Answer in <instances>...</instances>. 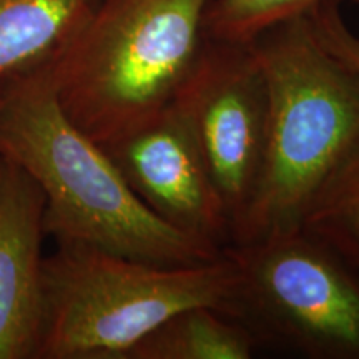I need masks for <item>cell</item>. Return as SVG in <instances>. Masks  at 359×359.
<instances>
[{
    "label": "cell",
    "mask_w": 359,
    "mask_h": 359,
    "mask_svg": "<svg viewBox=\"0 0 359 359\" xmlns=\"http://www.w3.org/2000/svg\"><path fill=\"white\" fill-rule=\"evenodd\" d=\"M250 45L268 83V138L230 245L299 228L309 201L359 142V74L318 42L308 15Z\"/></svg>",
    "instance_id": "cell-2"
},
{
    "label": "cell",
    "mask_w": 359,
    "mask_h": 359,
    "mask_svg": "<svg viewBox=\"0 0 359 359\" xmlns=\"http://www.w3.org/2000/svg\"><path fill=\"white\" fill-rule=\"evenodd\" d=\"M314 37L331 55L359 74V37L344 22L338 0L323 4L308 13Z\"/></svg>",
    "instance_id": "cell-13"
},
{
    "label": "cell",
    "mask_w": 359,
    "mask_h": 359,
    "mask_svg": "<svg viewBox=\"0 0 359 359\" xmlns=\"http://www.w3.org/2000/svg\"><path fill=\"white\" fill-rule=\"evenodd\" d=\"M212 0H97L43 65L67 116L110 145L172 105L205 43Z\"/></svg>",
    "instance_id": "cell-3"
},
{
    "label": "cell",
    "mask_w": 359,
    "mask_h": 359,
    "mask_svg": "<svg viewBox=\"0 0 359 359\" xmlns=\"http://www.w3.org/2000/svg\"><path fill=\"white\" fill-rule=\"evenodd\" d=\"M331 0H212L205 19L206 39L250 45ZM339 2V0H338Z\"/></svg>",
    "instance_id": "cell-12"
},
{
    "label": "cell",
    "mask_w": 359,
    "mask_h": 359,
    "mask_svg": "<svg viewBox=\"0 0 359 359\" xmlns=\"http://www.w3.org/2000/svg\"><path fill=\"white\" fill-rule=\"evenodd\" d=\"M259 343L240 318L217 308L193 306L161 323L127 359H250Z\"/></svg>",
    "instance_id": "cell-10"
},
{
    "label": "cell",
    "mask_w": 359,
    "mask_h": 359,
    "mask_svg": "<svg viewBox=\"0 0 359 359\" xmlns=\"http://www.w3.org/2000/svg\"><path fill=\"white\" fill-rule=\"evenodd\" d=\"M0 156L43 193V230L156 264H200L224 250L170 226L138 198L103 150L67 116L45 67L8 80L0 109Z\"/></svg>",
    "instance_id": "cell-1"
},
{
    "label": "cell",
    "mask_w": 359,
    "mask_h": 359,
    "mask_svg": "<svg viewBox=\"0 0 359 359\" xmlns=\"http://www.w3.org/2000/svg\"><path fill=\"white\" fill-rule=\"evenodd\" d=\"M6 87H7V82H4V80H0V109H2L4 97H6Z\"/></svg>",
    "instance_id": "cell-14"
},
{
    "label": "cell",
    "mask_w": 359,
    "mask_h": 359,
    "mask_svg": "<svg viewBox=\"0 0 359 359\" xmlns=\"http://www.w3.org/2000/svg\"><path fill=\"white\" fill-rule=\"evenodd\" d=\"M299 228L359 276V142L309 201Z\"/></svg>",
    "instance_id": "cell-11"
},
{
    "label": "cell",
    "mask_w": 359,
    "mask_h": 359,
    "mask_svg": "<svg viewBox=\"0 0 359 359\" xmlns=\"http://www.w3.org/2000/svg\"><path fill=\"white\" fill-rule=\"evenodd\" d=\"M172 105L200 148L233 233L258 187L268 138V83L251 45L205 39Z\"/></svg>",
    "instance_id": "cell-6"
},
{
    "label": "cell",
    "mask_w": 359,
    "mask_h": 359,
    "mask_svg": "<svg viewBox=\"0 0 359 359\" xmlns=\"http://www.w3.org/2000/svg\"><path fill=\"white\" fill-rule=\"evenodd\" d=\"M97 0H0V80L50 64L87 22Z\"/></svg>",
    "instance_id": "cell-9"
},
{
    "label": "cell",
    "mask_w": 359,
    "mask_h": 359,
    "mask_svg": "<svg viewBox=\"0 0 359 359\" xmlns=\"http://www.w3.org/2000/svg\"><path fill=\"white\" fill-rule=\"evenodd\" d=\"M45 198L0 156V359H34L42 325Z\"/></svg>",
    "instance_id": "cell-8"
},
{
    "label": "cell",
    "mask_w": 359,
    "mask_h": 359,
    "mask_svg": "<svg viewBox=\"0 0 359 359\" xmlns=\"http://www.w3.org/2000/svg\"><path fill=\"white\" fill-rule=\"evenodd\" d=\"M351 2H356V4H359V0H351Z\"/></svg>",
    "instance_id": "cell-15"
},
{
    "label": "cell",
    "mask_w": 359,
    "mask_h": 359,
    "mask_svg": "<svg viewBox=\"0 0 359 359\" xmlns=\"http://www.w3.org/2000/svg\"><path fill=\"white\" fill-rule=\"evenodd\" d=\"M224 253L240 271V308L259 341L316 359H359V276L302 228Z\"/></svg>",
    "instance_id": "cell-5"
},
{
    "label": "cell",
    "mask_w": 359,
    "mask_h": 359,
    "mask_svg": "<svg viewBox=\"0 0 359 359\" xmlns=\"http://www.w3.org/2000/svg\"><path fill=\"white\" fill-rule=\"evenodd\" d=\"M238 318L240 271L226 253L200 264H156L83 243H58L42 264V325L34 359H127L187 308Z\"/></svg>",
    "instance_id": "cell-4"
},
{
    "label": "cell",
    "mask_w": 359,
    "mask_h": 359,
    "mask_svg": "<svg viewBox=\"0 0 359 359\" xmlns=\"http://www.w3.org/2000/svg\"><path fill=\"white\" fill-rule=\"evenodd\" d=\"M103 150L138 198L165 223L222 250L230 245L226 208L195 138L173 105Z\"/></svg>",
    "instance_id": "cell-7"
}]
</instances>
